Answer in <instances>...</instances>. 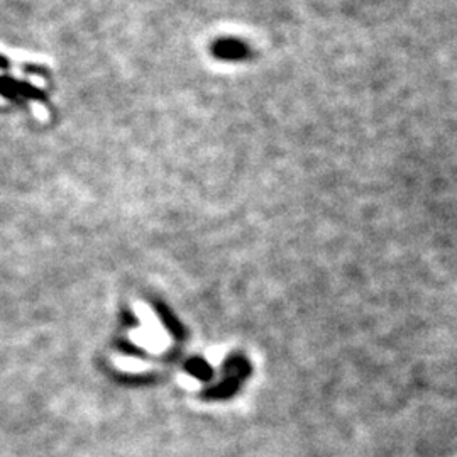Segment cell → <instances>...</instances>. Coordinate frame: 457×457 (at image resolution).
<instances>
[{
  "label": "cell",
  "instance_id": "3",
  "mask_svg": "<svg viewBox=\"0 0 457 457\" xmlns=\"http://www.w3.org/2000/svg\"><path fill=\"white\" fill-rule=\"evenodd\" d=\"M241 383H243V381L237 380V378H227V380L222 381L221 385H217L215 388L210 390L209 395L212 398H228L239 391Z\"/></svg>",
  "mask_w": 457,
  "mask_h": 457
},
{
  "label": "cell",
  "instance_id": "2",
  "mask_svg": "<svg viewBox=\"0 0 457 457\" xmlns=\"http://www.w3.org/2000/svg\"><path fill=\"white\" fill-rule=\"evenodd\" d=\"M224 369H226L228 378H237V380L241 381L246 380V378L253 373L251 363H249L244 356H231V358L227 359Z\"/></svg>",
  "mask_w": 457,
  "mask_h": 457
},
{
  "label": "cell",
  "instance_id": "1",
  "mask_svg": "<svg viewBox=\"0 0 457 457\" xmlns=\"http://www.w3.org/2000/svg\"><path fill=\"white\" fill-rule=\"evenodd\" d=\"M214 53L222 60H244L249 55V48L241 41L227 39V41L219 43Z\"/></svg>",
  "mask_w": 457,
  "mask_h": 457
}]
</instances>
